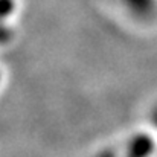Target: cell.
I'll list each match as a JSON object with an SVG mask.
<instances>
[{
	"label": "cell",
	"instance_id": "obj_1",
	"mask_svg": "<svg viewBox=\"0 0 157 157\" xmlns=\"http://www.w3.org/2000/svg\"><path fill=\"white\" fill-rule=\"evenodd\" d=\"M157 153V134L148 127L131 133L121 145V154L124 156H151Z\"/></svg>",
	"mask_w": 157,
	"mask_h": 157
},
{
	"label": "cell",
	"instance_id": "obj_3",
	"mask_svg": "<svg viewBox=\"0 0 157 157\" xmlns=\"http://www.w3.org/2000/svg\"><path fill=\"white\" fill-rule=\"evenodd\" d=\"M147 127L157 134V98L147 108Z\"/></svg>",
	"mask_w": 157,
	"mask_h": 157
},
{
	"label": "cell",
	"instance_id": "obj_2",
	"mask_svg": "<svg viewBox=\"0 0 157 157\" xmlns=\"http://www.w3.org/2000/svg\"><path fill=\"white\" fill-rule=\"evenodd\" d=\"M128 18L137 23H151L157 18V0H113Z\"/></svg>",
	"mask_w": 157,
	"mask_h": 157
}]
</instances>
